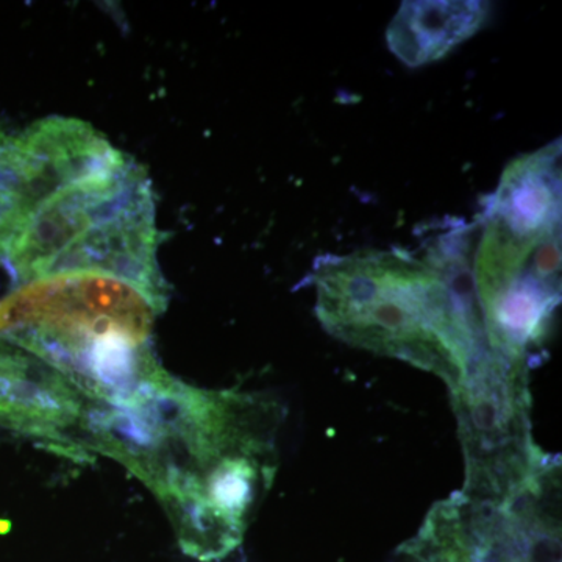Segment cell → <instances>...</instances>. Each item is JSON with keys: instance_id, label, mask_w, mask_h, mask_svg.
Instances as JSON below:
<instances>
[{"instance_id": "obj_1", "label": "cell", "mask_w": 562, "mask_h": 562, "mask_svg": "<svg viewBox=\"0 0 562 562\" xmlns=\"http://www.w3.org/2000/svg\"><path fill=\"white\" fill-rule=\"evenodd\" d=\"M155 310L99 276L22 284L0 301V425L54 452L91 458L165 375Z\"/></svg>"}, {"instance_id": "obj_2", "label": "cell", "mask_w": 562, "mask_h": 562, "mask_svg": "<svg viewBox=\"0 0 562 562\" xmlns=\"http://www.w3.org/2000/svg\"><path fill=\"white\" fill-rule=\"evenodd\" d=\"M473 228L442 235L424 257L366 250L319 258L316 313L335 338L409 362L460 390L492 353L473 294Z\"/></svg>"}, {"instance_id": "obj_3", "label": "cell", "mask_w": 562, "mask_h": 562, "mask_svg": "<svg viewBox=\"0 0 562 562\" xmlns=\"http://www.w3.org/2000/svg\"><path fill=\"white\" fill-rule=\"evenodd\" d=\"M162 239L150 177L120 151L43 199L2 262L18 286L70 276L122 281L161 314L169 302L158 265Z\"/></svg>"}, {"instance_id": "obj_4", "label": "cell", "mask_w": 562, "mask_h": 562, "mask_svg": "<svg viewBox=\"0 0 562 562\" xmlns=\"http://www.w3.org/2000/svg\"><path fill=\"white\" fill-rule=\"evenodd\" d=\"M482 220L471 273L487 344L531 366L561 299L560 147L513 161Z\"/></svg>"}, {"instance_id": "obj_5", "label": "cell", "mask_w": 562, "mask_h": 562, "mask_svg": "<svg viewBox=\"0 0 562 562\" xmlns=\"http://www.w3.org/2000/svg\"><path fill=\"white\" fill-rule=\"evenodd\" d=\"M401 562H561L560 460L505 494L462 490L436 503Z\"/></svg>"}, {"instance_id": "obj_6", "label": "cell", "mask_w": 562, "mask_h": 562, "mask_svg": "<svg viewBox=\"0 0 562 562\" xmlns=\"http://www.w3.org/2000/svg\"><path fill=\"white\" fill-rule=\"evenodd\" d=\"M486 13L483 2H403L387 29V44L405 65H427L471 38Z\"/></svg>"}, {"instance_id": "obj_7", "label": "cell", "mask_w": 562, "mask_h": 562, "mask_svg": "<svg viewBox=\"0 0 562 562\" xmlns=\"http://www.w3.org/2000/svg\"><path fill=\"white\" fill-rule=\"evenodd\" d=\"M44 195L38 165L21 133L11 135L0 124V260L9 254Z\"/></svg>"}]
</instances>
